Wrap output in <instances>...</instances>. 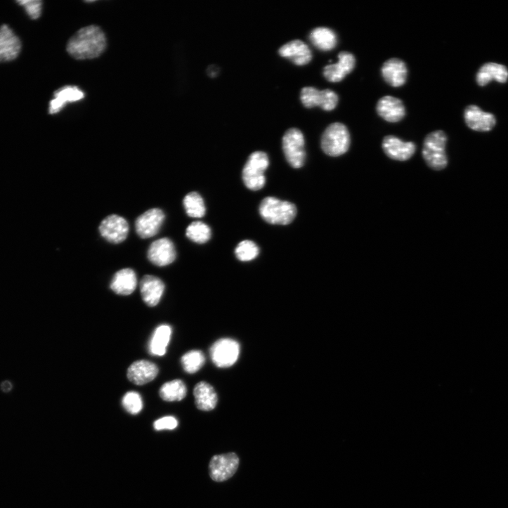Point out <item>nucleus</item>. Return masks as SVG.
<instances>
[{
  "instance_id": "obj_8",
  "label": "nucleus",
  "mask_w": 508,
  "mask_h": 508,
  "mask_svg": "<svg viewBox=\"0 0 508 508\" xmlns=\"http://www.w3.org/2000/svg\"><path fill=\"white\" fill-rule=\"evenodd\" d=\"M300 99L303 105L311 108L318 106L325 111L334 110L339 102L337 94L332 90L320 91L314 87H304L301 91Z\"/></svg>"
},
{
  "instance_id": "obj_16",
  "label": "nucleus",
  "mask_w": 508,
  "mask_h": 508,
  "mask_svg": "<svg viewBox=\"0 0 508 508\" xmlns=\"http://www.w3.org/2000/svg\"><path fill=\"white\" fill-rule=\"evenodd\" d=\"M377 111L382 118L391 123L401 121L406 115L403 101L391 96H384L378 101Z\"/></svg>"
},
{
  "instance_id": "obj_17",
  "label": "nucleus",
  "mask_w": 508,
  "mask_h": 508,
  "mask_svg": "<svg viewBox=\"0 0 508 508\" xmlns=\"http://www.w3.org/2000/svg\"><path fill=\"white\" fill-rule=\"evenodd\" d=\"M159 372L154 363L147 360L133 363L127 370V378L132 384L143 386L153 381Z\"/></svg>"
},
{
  "instance_id": "obj_24",
  "label": "nucleus",
  "mask_w": 508,
  "mask_h": 508,
  "mask_svg": "<svg viewBox=\"0 0 508 508\" xmlns=\"http://www.w3.org/2000/svg\"><path fill=\"white\" fill-rule=\"evenodd\" d=\"M508 79V70L497 63L485 64L476 74V82L481 86H484L495 80L498 83L504 84Z\"/></svg>"
},
{
  "instance_id": "obj_12",
  "label": "nucleus",
  "mask_w": 508,
  "mask_h": 508,
  "mask_svg": "<svg viewBox=\"0 0 508 508\" xmlns=\"http://www.w3.org/2000/svg\"><path fill=\"white\" fill-rule=\"evenodd\" d=\"M164 219L165 215L161 209H151L137 218L136 232L142 239L152 237L159 232Z\"/></svg>"
},
{
  "instance_id": "obj_18",
  "label": "nucleus",
  "mask_w": 508,
  "mask_h": 508,
  "mask_svg": "<svg viewBox=\"0 0 508 508\" xmlns=\"http://www.w3.org/2000/svg\"><path fill=\"white\" fill-rule=\"evenodd\" d=\"M464 117L467 125L476 131H490L496 123L493 115L482 111L476 105L468 106L464 110Z\"/></svg>"
},
{
  "instance_id": "obj_33",
  "label": "nucleus",
  "mask_w": 508,
  "mask_h": 508,
  "mask_svg": "<svg viewBox=\"0 0 508 508\" xmlns=\"http://www.w3.org/2000/svg\"><path fill=\"white\" fill-rule=\"evenodd\" d=\"M122 405L129 414L133 415H137L143 409L142 398L136 392H128L123 397Z\"/></svg>"
},
{
  "instance_id": "obj_20",
  "label": "nucleus",
  "mask_w": 508,
  "mask_h": 508,
  "mask_svg": "<svg viewBox=\"0 0 508 508\" xmlns=\"http://www.w3.org/2000/svg\"><path fill=\"white\" fill-rule=\"evenodd\" d=\"M141 295L146 305L155 306L160 301L164 291L162 280L154 275H144L140 282Z\"/></svg>"
},
{
  "instance_id": "obj_11",
  "label": "nucleus",
  "mask_w": 508,
  "mask_h": 508,
  "mask_svg": "<svg viewBox=\"0 0 508 508\" xmlns=\"http://www.w3.org/2000/svg\"><path fill=\"white\" fill-rule=\"evenodd\" d=\"M176 257L175 245L171 239L167 237L155 240L148 250V260L159 267L171 265L176 261Z\"/></svg>"
},
{
  "instance_id": "obj_27",
  "label": "nucleus",
  "mask_w": 508,
  "mask_h": 508,
  "mask_svg": "<svg viewBox=\"0 0 508 508\" xmlns=\"http://www.w3.org/2000/svg\"><path fill=\"white\" fill-rule=\"evenodd\" d=\"M309 39L313 45L323 51H330L337 44L336 34L330 29L318 27L312 30Z\"/></svg>"
},
{
  "instance_id": "obj_31",
  "label": "nucleus",
  "mask_w": 508,
  "mask_h": 508,
  "mask_svg": "<svg viewBox=\"0 0 508 508\" xmlns=\"http://www.w3.org/2000/svg\"><path fill=\"white\" fill-rule=\"evenodd\" d=\"M205 361L204 355L200 351H192L181 359L184 370L189 374H195L200 371L204 365Z\"/></svg>"
},
{
  "instance_id": "obj_29",
  "label": "nucleus",
  "mask_w": 508,
  "mask_h": 508,
  "mask_svg": "<svg viewBox=\"0 0 508 508\" xmlns=\"http://www.w3.org/2000/svg\"><path fill=\"white\" fill-rule=\"evenodd\" d=\"M187 214L192 218L201 219L206 214V207L203 198L197 193L188 194L183 200Z\"/></svg>"
},
{
  "instance_id": "obj_5",
  "label": "nucleus",
  "mask_w": 508,
  "mask_h": 508,
  "mask_svg": "<svg viewBox=\"0 0 508 508\" xmlns=\"http://www.w3.org/2000/svg\"><path fill=\"white\" fill-rule=\"evenodd\" d=\"M269 165L267 154L256 151L251 154L242 173L243 181L246 187L252 191L261 190L266 184L264 173Z\"/></svg>"
},
{
  "instance_id": "obj_21",
  "label": "nucleus",
  "mask_w": 508,
  "mask_h": 508,
  "mask_svg": "<svg viewBox=\"0 0 508 508\" xmlns=\"http://www.w3.org/2000/svg\"><path fill=\"white\" fill-rule=\"evenodd\" d=\"M279 54L289 59L297 65L308 64L312 59V53L306 44L300 40L292 41L282 46L278 51Z\"/></svg>"
},
{
  "instance_id": "obj_23",
  "label": "nucleus",
  "mask_w": 508,
  "mask_h": 508,
  "mask_svg": "<svg viewBox=\"0 0 508 508\" xmlns=\"http://www.w3.org/2000/svg\"><path fill=\"white\" fill-rule=\"evenodd\" d=\"M84 98V93L77 86H65L55 93V98L50 103L49 113L59 112L67 103L79 101Z\"/></svg>"
},
{
  "instance_id": "obj_4",
  "label": "nucleus",
  "mask_w": 508,
  "mask_h": 508,
  "mask_svg": "<svg viewBox=\"0 0 508 508\" xmlns=\"http://www.w3.org/2000/svg\"><path fill=\"white\" fill-rule=\"evenodd\" d=\"M259 212L262 219L270 224L287 226L294 221L297 210L290 202L267 197L262 201Z\"/></svg>"
},
{
  "instance_id": "obj_2",
  "label": "nucleus",
  "mask_w": 508,
  "mask_h": 508,
  "mask_svg": "<svg viewBox=\"0 0 508 508\" xmlns=\"http://www.w3.org/2000/svg\"><path fill=\"white\" fill-rule=\"evenodd\" d=\"M351 143V138L348 127L339 122L329 125L321 138L323 152L331 157H338L346 153Z\"/></svg>"
},
{
  "instance_id": "obj_35",
  "label": "nucleus",
  "mask_w": 508,
  "mask_h": 508,
  "mask_svg": "<svg viewBox=\"0 0 508 508\" xmlns=\"http://www.w3.org/2000/svg\"><path fill=\"white\" fill-rule=\"evenodd\" d=\"M178 426V422L174 417H164L154 422V429L157 431L174 430Z\"/></svg>"
},
{
  "instance_id": "obj_1",
  "label": "nucleus",
  "mask_w": 508,
  "mask_h": 508,
  "mask_svg": "<svg viewBox=\"0 0 508 508\" xmlns=\"http://www.w3.org/2000/svg\"><path fill=\"white\" fill-rule=\"evenodd\" d=\"M107 47V39L103 30L89 26L78 31L67 44V52L77 60L98 58Z\"/></svg>"
},
{
  "instance_id": "obj_6",
  "label": "nucleus",
  "mask_w": 508,
  "mask_h": 508,
  "mask_svg": "<svg viewBox=\"0 0 508 508\" xmlns=\"http://www.w3.org/2000/svg\"><path fill=\"white\" fill-rule=\"evenodd\" d=\"M305 141L302 132L296 128L288 129L282 138V148L288 163L294 168L301 167L305 162Z\"/></svg>"
},
{
  "instance_id": "obj_9",
  "label": "nucleus",
  "mask_w": 508,
  "mask_h": 508,
  "mask_svg": "<svg viewBox=\"0 0 508 508\" xmlns=\"http://www.w3.org/2000/svg\"><path fill=\"white\" fill-rule=\"evenodd\" d=\"M129 232L128 222L118 215H110L102 221L99 233L103 238L111 244H120L126 240Z\"/></svg>"
},
{
  "instance_id": "obj_32",
  "label": "nucleus",
  "mask_w": 508,
  "mask_h": 508,
  "mask_svg": "<svg viewBox=\"0 0 508 508\" xmlns=\"http://www.w3.org/2000/svg\"><path fill=\"white\" fill-rule=\"evenodd\" d=\"M259 254V248L252 241L241 242L235 249V255L241 261H250L255 259Z\"/></svg>"
},
{
  "instance_id": "obj_15",
  "label": "nucleus",
  "mask_w": 508,
  "mask_h": 508,
  "mask_svg": "<svg viewBox=\"0 0 508 508\" xmlns=\"http://www.w3.org/2000/svg\"><path fill=\"white\" fill-rule=\"evenodd\" d=\"M21 49V41L13 31L8 25L0 27V63L16 59Z\"/></svg>"
},
{
  "instance_id": "obj_3",
  "label": "nucleus",
  "mask_w": 508,
  "mask_h": 508,
  "mask_svg": "<svg viewBox=\"0 0 508 508\" xmlns=\"http://www.w3.org/2000/svg\"><path fill=\"white\" fill-rule=\"evenodd\" d=\"M447 140V136L442 130L429 133L424 139L422 155L428 166L434 171H442L448 165Z\"/></svg>"
},
{
  "instance_id": "obj_25",
  "label": "nucleus",
  "mask_w": 508,
  "mask_h": 508,
  "mask_svg": "<svg viewBox=\"0 0 508 508\" xmlns=\"http://www.w3.org/2000/svg\"><path fill=\"white\" fill-rule=\"evenodd\" d=\"M197 408L202 411H211L217 405L218 396L212 386L206 383H199L194 391Z\"/></svg>"
},
{
  "instance_id": "obj_36",
  "label": "nucleus",
  "mask_w": 508,
  "mask_h": 508,
  "mask_svg": "<svg viewBox=\"0 0 508 508\" xmlns=\"http://www.w3.org/2000/svg\"><path fill=\"white\" fill-rule=\"evenodd\" d=\"M2 391L5 393H9L13 389V385L10 382H4L1 385Z\"/></svg>"
},
{
  "instance_id": "obj_30",
  "label": "nucleus",
  "mask_w": 508,
  "mask_h": 508,
  "mask_svg": "<svg viewBox=\"0 0 508 508\" xmlns=\"http://www.w3.org/2000/svg\"><path fill=\"white\" fill-rule=\"evenodd\" d=\"M186 235L188 239L195 243L204 244L211 239V230L204 223L197 221L188 226Z\"/></svg>"
},
{
  "instance_id": "obj_19",
  "label": "nucleus",
  "mask_w": 508,
  "mask_h": 508,
  "mask_svg": "<svg viewBox=\"0 0 508 508\" xmlns=\"http://www.w3.org/2000/svg\"><path fill=\"white\" fill-rule=\"evenodd\" d=\"M408 67L404 61L398 58H391L382 66V74L385 82L391 86H403L408 78Z\"/></svg>"
},
{
  "instance_id": "obj_28",
  "label": "nucleus",
  "mask_w": 508,
  "mask_h": 508,
  "mask_svg": "<svg viewBox=\"0 0 508 508\" xmlns=\"http://www.w3.org/2000/svg\"><path fill=\"white\" fill-rule=\"evenodd\" d=\"M188 390L185 383L176 379L165 383L159 391V397L167 402L181 401L187 396Z\"/></svg>"
},
{
  "instance_id": "obj_14",
  "label": "nucleus",
  "mask_w": 508,
  "mask_h": 508,
  "mask_svg": "<svg viewBox=\"0 0 508 508\" xmlns=\"http://www.w3.org/2000/svg\"><path fill=\"white\" fill-rule=\"evenodd\" d=\"M382 147L389 157L398 161L410 159L416 152V145L413 142L403 141L393 135L384 137Z\"/></svg>"
},
{
  "instance_id": "obj_26",
  "label": "nucleus",
  "mask_w": 508,
  "mask_h": 508,
  "mask_svg": "<svg viewBox=\"0 0 508 508\" xmlns=\"http://www.w3.org/2000/svg\"><path fill=\"white\" fill-rule=\"evenodd\" d=\"M172 332V327L168 325H161L155 329L149 344V352L152 356L165 355Z\"/></svg>"
},
{
  "instance_id": "obj_34",
  "label": "nucleus",
  "mask_w": 508,
  "mask_h": 508,
  "mask_svg": "<svg viewBox=\"0 0 508 508\" xmlns=\"http://www.w3.org/2000/svg\"><path fill=\"white\" fill-rule=\"evenodd\" d=\"M18 4L25 7L32 19L37 20L41 16L42 2L39 0H23V1H19Z\"/></svg>"
},
{
  "instance_id": "obj_7",
  "label": "nucleus",
  "mask_w": 508,
  "mask_h": 508,
  "mask_svg": "<svg viewBox=\"0 0 508 508\" xmlns=\"http://www.w3.org/2000/svg\"><path fill=\"white\" fill-rule=\"evenodd\" d=\"M240 353L239 344L229 338L221 339L211 349L212 361L220 368H227L235 365Z\"/></svg>"
},
{
  "instance_id": "obj_22",
  "label": "nucleus",
  "mask_w": 508,
  "mask_h": 508,
  "mask_svg": "<svg viewBox=\"0 0 508 508\" xmlns=\"http://www.w3.org/2000/svg\"><path fill=\"white\" fill-rule=\"evenodd\" d=\"M136 286V274L131 268H124L117 271L110 283L111 289L117 294L123 296L132 294Z\"/></svg>"
},
{
  "instance_id": "obj_10",
  "label": "nucleus",
  "mask_w": 508,
  "mask_h": 508,
  "mask_svg": "<svg viewBox=\"0 0 508 508\" xmlns=\"http://www.w3.org/2000/svg\"><path fill=\"white\" fill-rule=\"evenodd\" d=\"M239 462V457L233 452L213 457L209 465L211 478L218 482L229 479L237 471Z\"/></svg>"
},
{
  "instance_id": "obj_13",
  "label": "nucleus",
  "mask_w": 508,
  "mask_h": 508,
  "mask_svg": "<svg viewBox=\"0 0 508 508\" xmlns=\"http://www.w3.org/2000/svg\"><path fill=\"white\" fill-rule=\"evenodd\" d=\"M356 65V59L354 55L343 51L339 53L337 63L324 67L323 76L330 82H340L354 70Z\"/></svg>"
}]
</instances>
